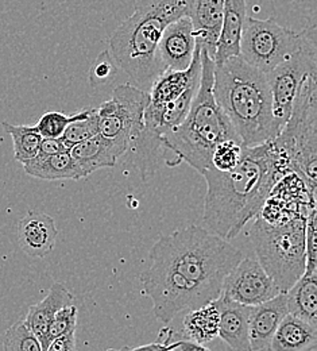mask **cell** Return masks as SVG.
Instances as JSON below:
<instances>
[{"mask_svg": "<svg viewBox=\"0 0 317 351\" xmlns=\"http://www.w3.org/2000/svg\"><path fill=\"white\" fill-rule=\"evenodd\" d=\"M1 126L12 138L14 158L18 162L23 165L38 154L42 136L36 126H15L8 122H3Z\"/></svg>", "mask_w": 317, "mask_h": 351, "instance_id": "26", "label": "cell"}, {"mask_svg": "<svg viewBox=\"0 0 317 351\" xmlns=\"http://www.w3.org/2000/svg\"><path fill=\"white\" fill-rule=\"evenodd\" d=\"M45 351H76V330L51 341Z\"/></svg>", "mask_w": 317, "mask_h": 351, "instance_id": "35", "label": "cell"}, {"mask_svg": "<svg viewBox=\"0 0 317 351\" xmlns=\"http://www.w3.org/2000/svg\"><path fill=\"white\" fill-rule=\"evenodd\" d=\"M143 295L153 303L157 320L169 324L180 312L201 307L219 299L220 292L192 282L181 274L155 265L140 273Z\"/></svg>", "mask_w": 317, "mask_h": 351, "instance_id": "8", "label": "cell"}, {"mask_svg": "<svg viewBox=\"0 0 317 351\" xmlns=\"http://www.w3.org/2000/svg\"><path fill=\"white\" fill-rule=\"evenodd\" d=\"M246 0H225L222 27L216 44L215 65L231 57H240V40L246 21Z\"/></svg>", "mask_w": 317, "mask_h": 351, "instance_id": "20", "label": "cell"}, {"mask_svg": "<svg viewBox=\"0 0 317 351\" xmlns=\"http://www.w3.org/2000/svg\"><path fill=\"white\" fill-rule=\"evenodd\" d=\"M64 152H69V149L61 138H42L37 156H53Z\"/></svg>", "mask_w": 317, "mask_h": 351, "instance_id": "36", "label": "cell"}, {"mask_svg": "<svg viewBox=\"0 0 317 351\" xmlns=\"http://www.w3.org/2000/svg\"><path fill=\"white\" fill-rule=\"evenodd\" d=\"M316 26L312 25L300 49L266 73L272 92V115L279 132L292 115L301 82L308 75H316Z\"/></svg>", "mask_w": 317, "mask_h": 351, "instance_id": "11", "label": "cell"}, {"mask_svg": "<svg viewBox=\"0 0 317 351\" xmlns=\"http://www.w3.org/2000/svg\"><path fill=\"white\" fill-rule=\"evenodd\" d=\"M286 293H279L270 300L250 308L249 339L250 351H270L272 337L288 315Z\"/></svg>", "mask_w": 317, "mask_h": 351, "instance_id": "16", "label": "cell"}, {"mask_svg": "<svg viewBox=\"0 0 317 351\" xmlns=\"http://www.w3.org/2000/svg\"><path fill=\"white\" fill-rule=\"evenodd\" d=\"M18 243L33 258L47 257L57 242L58 230L54 219L40 211H30L18 223Z\"/></svg>", "mask_w": 317, "mask_h": 351, "instance_id": "15", "label": "cell"}, {"mask_svg": "<svg viewBox=\"0 0 317 351\" xmlns=\"http://www.w3.org/2000/svg\"><path fill=\"white\" fill-rule=\"evenodd\" d=\"M243 258L239 249L204 227L189 226L161 237L149 253L151 265L222 293L227 274Z\"/></svg>", "mask_w": 317, "mask_h": 351, "instance_id": "5", "label": "cell"}, {"mask_svg": "<svg viewBox=\"0 0 317 351\" xmlns=\"http://www.w3.org/2000/svg\"><path fill=\"white\" fill-rule=\"evenodd\" d=\"M212 92L242 146H258L279 134L268 77L242 57L215 65Z\"/></svg>", "mask_w": 317, "mask_h": 351, "instance_id": "2", "label": "cell"}, {"mask_svg": "<svg viewBox=\"0 0 317 351\" xmlns=\"http://www.w3.org/2000/svg\"><path fill=\"white\" fill-rule=\"evenodd\" d=\"M149 101V92L133 84H122L97 108L99 132L111 139L123 156L143 130V115Z\"/></svg>", "mask_w": 317, "mask_h": 351, "instance_id": "10", "label": "cell"}, {"mask_svg": "<svg viewBox=\"0 0 317 351\" xmlns=\"http://www.w3.org/2000/svg\"><path fill=\"white\" fill-rule=\"evenodd\" d=\"M72 303L73 295L62 282L57 281L50 287L47 296L42 302L29 307L26 317H23L25 323L31 330V332L40 339L44 351L47 348V330L54 315L61 308L69 306Z\"/></svg>", "mask_w": 317, "mask_h": 351, "instance_id": "21", "label": "cell"}, {"mask_svg": "<svg viewBox=\"0 0 317 351\" xmlns=\"http://www.w3.org/2000/svg\"><path fill=\"white\" fill-rule=\"evenodd\" d=\"M307 34L308 29L294 32L281 26L274 18L246 16L240 40V57L266 75L299 50Z\"/></svg>", "mask_w": 317, "mask_h": 351, "instance_id": "9", "label": "cell"}, {"mask_svg": "<svg viewBox=\"0 0 317 351\" xmlns=\"http://www.w3.org/2000/svg\"><path fill=\"white\" fill-rule=\"evenodd\" d=\"M77 118V112L73 115H65L58 111H50L44 114L36 129L41 134L42 138H61L69 123H72Z\"/></svg>", "mask_w": 317, "mask_h": 351, "instance_id": "32", "label": "cell"}, {"mask_svg": "<svg viewBox=\"0 0 317 351\" xmlns=\"http://www.w3.org/2000/svg\"><path fill=\"white\" fill-rule=\"evenodd\" d=\"M243 153V146L239 141L228 139L219 143L211 158V168L219 172H229L239 164Z\"/></svg>", "mask_w": 317, "mask_h": 351, "instance_id": "30", "label": "cell"}, {"mask_svg": "<svg viewBox=\"0 0 317 351\" xmlns=\"http://www.w3.org/2000/svg\"><path fill=\"white\" fill-rule=\"evenodd\" d=\"M290 173L272 142L246 147L239 164L229 172L214 168L203 172L207 181L203 220L207 230L226 241L262 210L277 181Z\"/></svg>", "mask_w": 317, "mask_h": 351, "instance_id": "1", "label": "cell"}, {"mask_svg": "<svg viewBox=\"0 0 317 351\" xmlns=\"http://www.w3.org/2000/svg\"><path fill=\"white\" fill-rule=\"evenodd\" d=\"M225 0H189L188 16L192 21L196 44L214 60L222 27Z\"/></svg>", "mask_w": 317, "mask_h": 351, "instance_id": "17", "label": "cell"}, {"mask_svg": "<svg viewBox=\"0 0 317 351\" xmlns=\"http://www.w3.org/2000/svg\"><path fill=\"white\" fill-rule=\"evenodd\" d=\"M220 313L215 302L189 309L182 322V339L208 343L219 335Z\"/></svg>", "mask_w": 317, "mask_h": 351, "instance_id": "24", "label": "cell"}, {"mask_svg": "<svg viewBox=\"0 0 317 351\" xmlns=\"http://www.w3.org/2000/svg\"><path fill=\"white\" fill-rule=\"evenodd\" d=\"M196 37L188 15L166 26L158 45L165 69L185 71L189 68L196 50Z\"/></svg>", "mask_w": 317, "mask_h": 351, "instance_id": "13", "label": "cell"}, {"mask_svg": "<svg viewBox=\"0 0 317 351\" xmlns=\"http://www.w3.org/2000/svg\"><path fill=\"white\" fill-rule=\"evenodd\" d=\"M317 328L288 313L279 323L270 351H309L316 346Z\"/></svg>", "mask_w": 317, "mask_h": 351, "instance_id": "22", "label": "cell"}, {"mask_svg": "<svg viewBox=\"0 0 317 351\" xmlns=\"http://www.w3.org/2000/svg\"><path fill=\"white\" fill-rule=\"evenodd\" d=\"M179 351H212L203 343L192 342L188 339H177V349Z\"/></svg>", "mask_w": 317, "mask_h": 351, "instance_id": "37", "label": "cell"}, {"mask_svg": "<svg viewBox=\"0 0 317 351\" xmlns=\"http://www.w3.org/2000/svg\"><path fill=\"white\" fill-rule=\"evenodd\" d=\"M77 312L79 309L72 303L61 308L53 317L47 330V346L55 338H60L77 327Z\"/></svg>", "mask_w": 317, "mask_h": 351, "instance_id": "31", "label": "cell"}, {"mask_svg": "<svg viewBox=\"0 0 317 351\" xmlns=\"http://www.w3.org/2000/svg\"><path fill=\"white\" fill-rule=\"evenodd\" d=\"M275 153L290 172L299 176L309 192L316 195L317 87L316 75L301 82L292 115L281 132L270 141Z\"/></svg>", "mask_w": 317, "mask_h": 351, "instance_id": "6", "label": "cell"}, {"mask_svg": "<svg viewBox=\"0 0 317 351\" xmlns=\"http://www.w3.org/2000/svg\"><path fill=\"white\" fill-rule=\"evenodd\" d=\"M200 86L188 115L172 132L160 138L161 147L176 154V165L186 162L203 175L211 168L215 147L223 141H239L236 132L214 97L215 61L201 49Z\"/></svg>", "mask_w": 317, "mask_h": 351, "instance_id": "4", "label": "cell"}, {"mask_svg": "<svg viewBox=\"0 0 317 351\" xmlns=\"http://www.w3.org/2000/svg\"><path fill=\"white\" fill-rule=\"evenodd\" d=\"M99 134V119H97V108L87 107L77 112V118L68 125L61 139L65 146L71 150L75 145L92 138Z\"/></svg>", "mask_w": 317, "mask_h": 351, "instance_id": "27", "label": "cell"}, {"mask_svg": "<svg viewBox=\"0 0 317 351\" xmlns=\"http://www.w3.org/2000/svg\"><path fill=\"white\" fill-rule=\"evenodd\" d=\"M119 66L115 62L110 50H103L93 61L90 69V83L94 88L110 86L118 76Z\"/></svg>", "mask_w": 317, "mask_h": 351, "instance_id": "29", "label": "cell"}, {"mask_svg": "<svg viewBox=\"0 0 317 351\" xmlns=\"http://www.w3.org/2000/svg\"><path fill=\"white\" fill-rule=\"evenodd\" d=\"M189 0H136L131 16L111 34L108 44L119 69L144 92L166 69L158 45L168 25L188 15Z\"/></svg>", "mask_w": 317, "mask_h": 351, "instance_id": "3", "label": "cell"}, {"mask_svg": "<svg viewBox=\"0 0 317 351\" xmlns=\"http://www.w3.org/2000/svg\"><path fill=\"white\" fill-rule=\"evenodd\" d=\"M316 207L312 208L305 221V271L317 273Z\"/></svg>", "mask_w": 317, "mask_h": 351, "instance_id": "33", "label": "cell"}, {"mask_svg": "<svg viewBox=\"0 0 317 351\" xmlns=\"http://www.w3.org/2000/svg\"><path fill=\"white\" fill-rule=\"evenodd\" d=\"M23 169L31 177L47 181H79L81 178H86L69 152L53 156H36L33 160L23 164Z\"/></svg>", "mask_w": 317, "mask_h": 351, "instance_id": "23", "label": "cell"}, {"mask_svg": "<svg viewBox=\"0 0 317 351\" xmlns=\"http://www.w3.org/2000/svg\"><path fill=\"white\" fill-rule=\"evenodd\" d=\"M279 293L281 291L258 260L247 257L242 258L227 274L220 296L242 306L254 307Z\"/></svg>", "mask_w": 317, "mask_h": 351, "instance_id": "12", "label": "cell"}, {"mask_svg": "<svg viewBox=\"0 0 317 351\" xmlns=\"http://www.w3.org/2000/svg\"><path fill=\"white\" fill-rule=\"evenodd\" d=\"M219 313V338L226 343L227 351H250L249 315L250 308L223 296L215 300Z\"/></svg>", "mask_w": 317, "mask_h": 351, "instance_id": "18", "label": "cell"}, {"mask_svg": "<svg viewBox=\"0 0 317 351\" xmlns=\"http://www.w3.org/2000/svg\"><path fill=\"white\" fill-rule=\"evenodd\" d=\"M69 153L84 177L103 168H114L118 160L123 157L122 150L100 132L75 145Z\"/></svg>", "mask_w": 317, "mask_h": 351, "instance_id": "19", "label": "cell"}, {"mask_svg": "<svg viewBox=\"0 0 317 351\" xmlns=\"http://www.w3.org/2000/svg\"><path fill=\"white\" fill-rule=\"evenodd\" d=\"M285 293L288 312L317 328V273H304Z\"/></svg>", "mask_w": 317, "mask_h": 351, "instance_id": "25", "label": "cell"}, {"mask_svg": "<svg viewBox=\"0 0 317 351\" xmlns=\"http://www.w3.org/2000/svg\"><path fill=\"white\" fill-rule=\"evenodd\" d=\"M166 331L169 332V335L162 342H154V343L136 346V348L123 346L121 349H108L107 351H172L177 349V341H173L175 331H172V330H166Z\"/></svg>", "mask_w": 317, "mask_h": 351, "instance_id": "34", "label": "cell"}, {"mask_svg": "<svg viewBox=\"0 0 317 351\" xmlns=\"http://www.w3.org/2000/svg\"><path fill=\"white\" fill-rule=\"evenodd\" d=\"M4 351H44L40 339L31 332L25 319L15 322L4 334Z\"/></svg>", "mask_w": 317, "mask_h": 351, "instance_id": "28", "label": "cell"}, {"mask_svg": "<svg viewBox=\"0 0 317 351\" xmlns=\"http://www.w3.org/2000/svg\"><path fill=\"white\" fill-rule=\"evenodd\" d=\"M172 351H179V350H176V349H175V350H172Z\"/></svg>", "mask_w": 317, "mask_h": 351, "instance_id": "38", "label": "cell"}, {"mask_svg": "<svg viewBox=\"0 0 317 351\" xmlns=\"http://www.w3.org/2000/svg\"><path fill=\"white\" fill-rule=\"evenodd\" d=\"M249 231L257 260L281 293L290 289L305 271V221L296 217L282 223L254 218Z\"/></svg>", "mask_w": 317, "mask_h": 351, "instance_id": "7", "label": "cell"}, {"mask_svg": "<svg viewBox=\"0 0 317 351\" xmlns=\"http://www.w3.org/2000/svg\"><path fill=\"white\" fill-rule=\"evenodd\" d=\"M201 46L196 45L193 60L185 71H170L166 69L160 75L149 90L150 101L144 110V114H154L164 108L168 103L173 101L182 95L186 88L200 79L201 73Z\"/></svg>", "mask_w": 317, "mask_h": 351, "instance_id": "14", "label": "cell"}]
</instances>
